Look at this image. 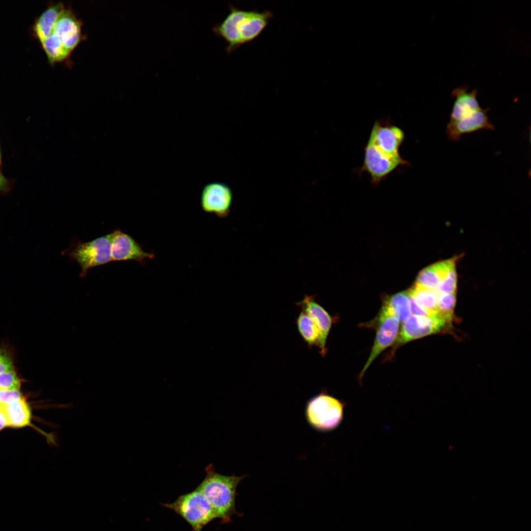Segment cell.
Returning <instances> with one entry per match:
<instances>
[{
	"label": "cell",
	"instance_id": "6da1fadb",
	"mask_svg": "<svg viewBox=\"0 0 531 531\" xmlns=\"http://www.w3.org/2000/svg\"><path fill=\"white\" fill-rule=\"evenodd\" d=\"M206 475L196 488L213 508L221 524L232 522V517L239 515L236 509V488L245 475H225L215 471L211 465L206 468Z\"/></svg>",
	"mask_w": 531,
	"mask_h": 531
},
{
	"label": "cell",
	"instance_id": "7a4b0ae2",
	"mask_svg": "<svg viewBox=\"0 0 531 531\" xmlns=\"http://www.w3.org/2000/svg\"><path fill=\"white\" fill-rule=\"evenodd\" d=\"M161 504L183 519L190 525L192 531H202L206 525L217 518L210 503L196 489L179 496L173 502Z\"/></svg>",
	"mask_w": 531,
	"mask_h": 531
},
{
	"label": "cell",
	"instance_id": "3957f363",
	"mask_svg": "<svg viewBox=\"0 0 531 531\" xmlns=\"http://www.w3.org/2000/svg\"><path fill=\"white\" fill-rule=\"evenodd\" d=\"M344 406L338 399L322 392L307 402L306 417L315 429L330 431L337 427L343 420Z\"/></svg>",
	"mask_w": 531,
	"mask_h": 531
},
{
	"label": "cell",
	"instance_id": "277c9868",
	"mask_svg": "<svg viewBox=\"0 0 531 531\" xmlns=\"http://www.w3.org/2000/svg\"><path fill=\"white\" fill-rule=\"evenodd\" d=\"M111 233L87 242H78L63 254L76 261L81 268L80 276L85 277L88 270L112 261Z\"/></svg>",
	"mask_w": 531,
	"mask_h": 531
},
{
	"label": "cell",
	"instance_id": "5b68a950",
	"mask_svg": "<svg viewBox=\"0 0 531 531\" xmlns=\"http://www.w3.org/2000/svg\"><path fill=\"white\" fill-rule=\"evenodd\" d=\"M409 163L401 155H393L367 142L364 148L363 163L360 173L366 172L373 185H378L399 167Z\"/></svg>",
	"mask_w": 531,
	"mask_h": 531
},
{
	"label": "cell",
	"instance_id": "8992f818",
	"mask_svg": "<svg viewBox=\"0 0 531 531\" xmlns=\"http://www.w3.org/2000/svg\"><path fill=\"white\" fill-rule=\"evenodd\" d=\"M232 200V190L227 185L211 182L206 185L202 191L201 205L205 212L224 218L230 213Z\"/></svg>",
	"mask_w": 531,
	"mask_h": 531
},
{
	"label": "cell",
	"instance_id": "52a82bcc",
	"mask_svg": "<svg viewBox=\"0 0 531 531\" xmlns=\"http://www.w3.org/2000/svg\"><path fill=\"white\" fill-rule=\"evenodd\" d=\"M111 253L112 261L133 260L141 265L154 255L145 251L142 246L131 236L118 229L111 233Z\"/></svg>",
	"mask_w": 531,
	"mask_h": 531
},
{
	"label": "cell",
	"instance_id": "ba28073f",
	"mask_svg": "<svg viewBox=\"0 0 531 531\" xmlns=\"http://www.w3.org/2000/svg\"><path fill=\"white\" fill-rule=\"evenodd\" d=\"M446 322L439 316L412 315L402 324L398 342L402 344L440 331Z\"/></svg>",
	"mask_w": 531,
	"mask_h": 531
},
{
	"label": "cell",
	"instance_id": "9c48e42d",
	"mask_svg": "<svg viewBox=\"0 0 531 531\" xmlns=\"http://www.w3.org/2000/svg\"><path fill=\"white\" fill-rule=\"evenodd\" d=\"M399 320L382 308L380 317L378 329L373 347L370 356L360 373L361 378L368 367L376 357L385 349L389 346L395 339L399 327Z\"/></svg>",
	"mask_w": 531,
	"mask_h": 531
},
{
	"label": "cell",
	"instance_id": "30bf717a",
	"mask_svg": "<svg viewBox=\"0 0 531 531\" xmlns=\"http://www.w3.org/2000/svg\"><path fill=\"white\" fill-rule=\"evenodd\" d=\"M488 109L481 108L465 118L449 120L447 124L446 134L453 141L460 140L464 134H469L481 129L493 130L494 126L490 121L487 112Z\"/></svg>",
	"mask_w": 531,
	"mask_h": 531
},
{
	"label": "cell",
	"instance_id": "8fae6325",
	"mask_svg": "<svg viewBox=\"0 0 531 531\" xmlns=\"http://www.w3.org/2000/svg\"><path fill=\"white\" fill-rule=\"evenodd\" d=\"M82 23L70 9L64 10L53 32L59 36L64 48L70 54L83 39Z\"/></svg>",
	"mask_w": 531,
	"mask_h": 531
},
{
	"label": "cell",
	"instance_id": "7c38bea8",
	"mask_svg": "<svg viewBox=\"0 0 531 531\" xmlns=\"http://www.w3.org/2000/svg\"><path fill=\"white\" fill-rule=\"evenodd\" d=\"M302 311L305 313L315 323L320 333L319 347L320 353L324 355L326 353L325 344L331 324L332 319L326 311L316 302L314 296L306 295L297 303Z\"/></svg>",
	"mask_w": 531,
	"mask_h": 531
},
{
	"label": "cell",
	"instance_id": "4fadbf2b",
	"mask_svg": "<svg viewBox=\"0 0 531 531\" xmlns=\"http://www.w3.org/2000/svg\"><path fill=\"white\" fill-rule=\"evenodd\" d=\"M272 17V12L267 10L263 12L245 11L236 24L240 45L257 37Z\"/></svg>",
	"mask_w": 531,
	"mask_h": 531
},
{
	"label": "cell",
	"instance_id": "5bb4252c",
	"mask_svg": "<svg viewBox=\"0 0 531 531\" xmlns=\"http://www.w3.org/2000/svg\"><path fill=\"white\" fill-rule=\"evenodd\" d=\"M230 13L225 19L212 28L213 32L217 36L223 38L227 43L226 51L228 54L231 53L240 46L239 36L236 30V24L245 11L233 6H230Z\"/></svg>",
	"mask_w": 531,
	"mask_h": 531
},
{
	"label": "cell",
	"instance_id": "9a60e30c",
	"mask_svg": "<svg viewBox=\"0 0 531 531\" xmlns=\"http://www.w3.org/2000/svg\"><path fill=\"white\" fill-rule=\"evenodd\" d=\"M466 87L456 88L451 92L455 101L450 114V120H457L467 117L481 108L477 99V90H468Z\"/></svg>",
	"mask_w": 531,
	"mask_h": 531
},
{
	"label": "cell",
	"instance_id": "2e32d148",
	"mask_svg": "<svg viewBox=\"0 0 531 531\" xmlns=\"http://www.w3.org/2000/svg\"><path fill=\"white\" fill-rule=\"evenodd\" d=\"M65 8L62 3L58 2L51 5L40 16L34 30L41 43L52 33L57 21Z\"/></svg>",
	"mask_w": 531,
	"mask_h": 531
},
{
	"label": "cell",
	"instance_id": "e0dca14e",
	"mask_svg": "<svg viewBox=\"0 0 531 531\" xmlns=\"http://www.w3.org/2000/svg\"><path fill=\"white\" fill-rule=\"evenodd\" d=\"M8 426L22 427L28 425L30 422V409L24 398L7 404L3 405Z\"/></svg>",
	"mask_w": 531,
	"mask_h": 531
},
{
	"label": "cell",
	"instance_id": "ac0fdd59",
	"mask_svg": "<svg viewBox=\"0 0 531 531\" xmlns=\"http://www.w3.org/2000/svg\"><path fill=\"white\" fill-rule=\"evenodd\" d=\"M409 294L422 308L433 316H438L437 300L439 292L437 290L428 289L416 283Z\"/></svg>",
	"mask_w": 531,
	"mask_h": 531
},
{
	"label": "cell",
	"instance_id": "d6986e66",
	"mask_svg": "<svg viewBox=\"0 0 531 531\" xmlns=\"http://www.w3.org/2000/svg\"><path fill=\"white\" fill-rule=\"evenodd\" d=\"M383 308L395 316L400 322H404L411 314L409 293L400 292L390 296L385 301Z\"/></svg>",
	"mask_w": 531,
	"mask_h": 531
},
{
	"label": "cell",
	"instance_id": "ffe728a7",
	"mask_svg": "<svg viewBox=\"0 0 531 531\" xmlns=\"http://www.w3.org/2000/svg\"><path fill=\"white\" fill-rule=\"evenodd\" d=\"M41 43L48 60L52 64L64 61L71 55L64 48L59 36L55 32Z\"/></svg>",
	"mask_w": 531,
	"mask_h": 531
},
{
	"label": "cell",
	"instance_id": "44dd1931",
	"mask_svg": "<svg viewBox=\"0 0 531 531\" xmlns=\"http://www.w3.org/2000/svg\"><path fill=\"white\" fill-rule=\"evenodd\" d=\"M298 330L308 346H319L320 333L311 319L301 311L296 319Z\"/></svg>",
	"mask_w": 531,
	"mask_h": 531
},
{
	"label": "cell",
	"instance_id": "7402d4cb",
	"mask_svg": "<svg viewBox=\"0 0 531 531\" xmlns=\"http://www.w3.org/2000/svg\"><path fill=\"white\" fill-rule=\"evenodd\" d=\"M456 300L455 293L441 294L439 293L437 300L438 315L446 323L450 322L452 319Z\"/></svg>",
	"mask_w": 531,
	"mask_h": 531
},
{
	"label": "cell",
	"instance_id": "603a6c76",
	"mask_svg": "<svg viewBox=\"0 0 531 531\" xmlns=\"http://www.w3.org/2000/svg\"><path fill=\"white\" fill-rule=\"evenodd\" d=\"M441 282V279L435 264L421 270L416 281V283L432 290H437Z\"/></svg>",
	"mask_w": 531,
	"mask_h": 531
},
{
	"label": "cell",
	"instance_id": "cb8c5ba5",
	"mask_svg": "<svg viewBox=\"0 0 531 531\" xmlns=\"http://www.w3.org/2000/svg\"><path fill=\"white\" fill-rule=\"evenodd\" d=\"M457 288V274L455 267L450 271L446 278L438 287L437 290L441 294L455 293Z\"/></svg>",
	"mask_w": 531,
	"mask_h": 531
},
{
	"label": "cell",
	"instance_id": "d4e9b609",
	"mask_svg": "<svg viewBox=\"0 0 531 531\" xmlns=\"http://www.w3.org/2000/svg\"><path fill=\"white\" fill-rule=\"evenodd\" d=\"M20 380L14 371L0 374V389H19Z\"/></svg>",
	"mask_w": 531,
	"mask_h": 531
},
{
	"label": "cell",
	"instance_id": "484cf974",
	"mask_svg": "<svg viewBox=\"0 0 531 531\" xmlns=\"http://www.w3.org/2000/svg\"><path fill=\"white\" fill-rule=\"evenodd\" d=\"M24 398L19 389H0V402L5 405Z\"/></svg>",
	"mask_w": 531,
	"mask_h": 531
},
{
	"label": "cell",
	"instance_id": "4316f807",
	"mask_svg": "<svg viewBox=\"0 0 531 531\" xmlns=\"http://www.w3.org/2000/svg\"><path fill=\"white\" fill-rule=\"evenodd\" d=\"M12 371H14L11 359L5 351L0 350V374Z\"/></svg>",
	"mask_w": 531,
	"mask_h": 531
},
{
	"label": "cell",
	"instance_id": "83f0119b",
	"mask_svg": "<svg viewBox=\"0 0 531 531\" xmlns=\"http://www.w3.org/2000/svg\"><path fill=\"white\" fill-rule=\"evenodd\" d=\"M410 298L411 304V313H412L413 315L424 316L428 317L437 316L431 315L430 313L422 308L410 296Z\"/></svg>",
	"mask_w": 531,
	"mask_h": 531
},
{
	"label": "cell",
	"instance_id": "f1b7e54d",
	"mask_svg": "<svg viewBox=\"0 0 531 531\" xmlns=\"http://www.w3.org/2000/svg\"><path fill=\"white\" fill-rule=\"evenodd\" d=\"M8 426V420L2 406L0 408V430Z\"/></svg>",
	"mask_w": 531,
	"mask_h": 531
},
{
	"label": "cell",
	"instance_id": "f546056e",
	"mask_svg": "<svg viewBox=\"0 0 531 531\" xmlns=\"http://www.w3.org/2000/svg\"><path fill=\"white\" fill-rule=\"evenodd\" d=\"M2 404L0 402V408L2 406Z\"/></svg>",
	"mask_w": 531,
	"mask_h": 531
}]
</instances>
